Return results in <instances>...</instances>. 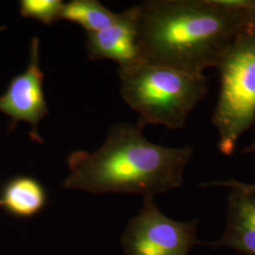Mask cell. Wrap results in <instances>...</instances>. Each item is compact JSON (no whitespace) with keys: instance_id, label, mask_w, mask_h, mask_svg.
Wrapping results in <instances>:
<instances>
[{"instance_id":"obj_1","label":"cell","mask_w":255,"mask_h":255,"mask_svg":"<svg viewBox=\"0 0 255 255\" xmlns=\"http://www.w3.org/2000/svg\"><path fill=\"white\" fill-rule=\"evenodd\" d=\"M136 6L140 62L187 73L216 68L250 26L241 0H146Z\"/></svg>"},{"instance_id":"obj_2","label":"cell","mask_w":255,"mask_h":255,"mask_svg":"<svg viewBox=\"0 0 255 255\" xmlns=\"http://www.w3.org/2000/svg\"><path fill=\"white\" fill-rule=\"evenodd\" d=\"M142 130L137 125L116 124L97 151L72 152L67 159L70 173L63 187L95 195L138 194L143 198L180 187L194 148L156 145Z\"/></svg>"},{"instance_id":"obj_3","label":"cell","mask_w":255,"mask_h":255,"mask_svg":"<svg viewBox=\"0 0 255 255\" xmlns=\"http://www.w3.org/2000/svg\"><path fill=\"white\" fill-rule=\"evenodd\" d=\"M122 98L139 115L136 125H162L179 129L206 96L204 74L187 73L173 68L140 64L119 68Z\"/></svg>"},{"instance_id":"obj_4","label":"cell","mask_w":255,"mask_h":255,"mask_svg":"<svg viewBox=\"0 0 255 255\" xmlns=\"http://www.w3.org/2000/svg\"><path fill=\"white\" fill-rule=\"evenodd\" d=\"M216 69L220 91L211 122L219 149L233 154L242 135L255 123V34L249 28L237 38Z\"/></svg>"},{"instance_id":"obj_5","label":"cell","mask_w":255,"mask_h":255,"mask_svg":"<svg viewBox=\"0 0 255 255\" xmlns=\"http://www.w3.org/2000/svg\"><path fill=\"white\" fill-rule=\"evenodd\" d=\"M143 199L142 208L129 219L121 237L126 255H188L201 244L197 219L175 221L159 210L154 197Z\"/></svg>"},{"instance_id":"obj_6","label":"cell","mask_w":255,"mask_h":255,"mask_svg":"<svg viewBox=\"0 0 255 255\" xmlns=\"http://www.w3.org/2000/svg\"><path fill=\"white\" fill-rule=\"evenodd\" d=\"M45 75L40 67V40L33 37L30 43L29 62L27 68L14 76L0 95V112L9 119V132H12L19 122L30 125L29 136L32 141L43 143L38 131L42 119L49 114L44 94Z\"/></svg>"},{"instance_id":"obj_7","label":"cell","mask_w":255,"mask_h":255,"mask_svg":"<svg viewBox=\"0 0 255 255\" xmlns=\"http://www.w3.org/2000/svg\"><path fill=\"white\" fill-rule=\"evenodd\" d=\"M85 47L92 61L112 60L119 64V68L140 64L136 5L120 12L119 20L112 26L86 32Z\"/></svg>"},{"instance_id":"obj_8","label":"cell","mask_w":255,"mask_h":255,"mask_svg":"<svg viewBox=\"0 0 255 255\" xmlns=\"http://www.w3.org/2000/svg\"><path fill=\"white\" fill-rule=\"evenodd\" d=\"M210 245L255 255V193L231 189L225 230L219 240Z\"/></svg>"},{"instance_id":"obj_9","label":"cell","mask_w":255,"mask_h":255,"mask_svg":"<svg viewBox=\"0 0 255 255\" xmlns=\"http://www.w3.org/2000/svg\"><path fill=\"white\" fill-rule=\"evenodd\" d=\"M46 201L43 184L27 175L9 179L0 190V209L17 219L35 217L45 208Z\"/></svg>"},{"instance_id":"obj_10","label":"cell","mask_w":255,"mask_h":255,"mask_svg":"<svg viewBox=\"0 0 255 255\" xmlns=\"http://www.w3.org/2000/svg\"><path fill=\"white\" fill-rule=\"evenodd\" d=\"M120 17V12L116 13L107 9L98 0H72L64 4L62 19L73 22L86 32L101 30L115 24Z\"/></svg>"},{"instance_id":"obj_11","label":"cell","mask_w":255,"mask_h":255,"mask_svg":"<svg viewBox=\"0 0 255 255\" xmlns=\"http://www.w3.org/2000/svg\"><path fill=\"white\" fill-rule=\"evenodd\" d=\"M64 3L62 0H21L19 13L24 18L34 19L51 26L62 19Z\"/></svg>"},{"instance_id":"obj_12","label":"cell","mask_w":255,"mask_h":255,"mask_svg":"<svg viewBox=\"0 0 255 255\" xmlns=\"http://www.w3.org/2000/svg\"><path fill=\"white\" fill-rule=\"evenodd\" d=\"M202 187H213V186H223L228 187L230 189H238L242 191L255 193V183L240 182L235 179L230 180H219V181H212V182H203L201 183Z\"/></svg>"},{"instance_id":"obj_13","label":"cell","mask_w":255,"mask_h":255,"mask_svg":"<svg viewBox=\"0 0 255 255\" xmlns=\"http://www.w3.org/2000/svg\"><path fill=\"white\" fill-rule=\"evenodd\" d=\"M243 8L246 9L249 15V29L255 34V0H243Z\"/></svg>"},{"instance_id":"obj_14","label":"cell","mask_w":255,"mask_h":255,"mask_svg":"<svg viewBox=\"0 0 255 255\" xmlns=\"http://www.w3.org/2000/svg\"><path fill=\"white\" fill-rule=\"evenodd\" d=\"M244 152L245 153H249V154H255V125H254V137H253V140L250 143V145H248L245 147Z\"/></svg>"},{"instance_id":"obj_15","label":"cell","mask_w":255,"mask_h":255,"mask_svg":"<svg viewBox=\"0 0 255 255\" xmlns=\"http://www.w3.org/2000/svg\"><path fill=\"white\" fill-rule=\"evenodd\" d=\"M6 29V26H0V32Z\"/></svg>"}]
</instances>
